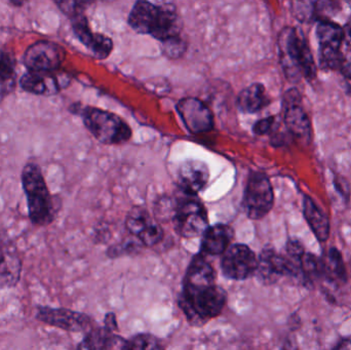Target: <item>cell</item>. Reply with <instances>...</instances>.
Masks as SVG:
<instances>
[{"label": "cell", "instance_id": "1", "mask_svg": "<svg viewBox=\"0 0 351 350\" xmlns=\"http://www.w3.org/2000/svg\"><path fill=\"white\" fill-rule=\"evenodd\" d=\"M21 181L31 223L38 227L51 225L55 221L57 207L40 166L36 162H27L23 168Z\"/></svg>", "mask_w": 351, "mask_h": 350}, {"label": "cell", "instance_id": "2", "mask_svg": "<svg viewBox=\"0 0 351 350\" xmlns=\"http://www.w3.org/2000/svg\"><path fill=\"white\" fill-rule=\"evenodd\" d=\"M129 23L136 32L152 35L162 42L179 38L181 31L174 10L146 0H140L134 5Z\"/></svg>", "mask_w": 351, "mask_h": 350}, {"label": "cell", "instance_id": "3", "mask_svg": "<svg viewBox=\"0 0 351 350\" xmlns=\"http://www.w3.org/2000/svg\"><path fill=\"white\" fill-rule=\"evenodd\" d=\"M280 63L290 80L301 77L311 80L317 75V66L304 36L297 29L286 27L278 36Z\"/></svg>", "mask_w": 351, "mask_h": 350}, {"label": "cell", "instance_id": "4", "mask_svg": "<svg viewBox=\"0 0 351 350\" xmlns=\"http://www.w3.org/2000/svg\"><path fill=\"white\" fill-rule=\"evenodd\" d=\"M182 308L193 322H206L222 312L226 292L216 284L198 289H184Z\"/></svg>", "mask_w": 351, "mask_h": 350}, {"label": "cell", "instance_id": "5", "mask_svg": "<svg viewBox=\"0 0 351 350\" xmlns=\"http://www.w3.org/2000/svg\"><path fill=\"white\" fill-rule=\"evenodd\" d=\"M82 119L86 129L103 144H123L129 141L132 131L121 117L108 111L93 107L82 109Z\"/></svg>", "mask_w": 351, "mask_h": 350}, {"label": "cell", "instance_id": "6", "mask_svg": "<svg viewBox=\"0 0 351 350\" xmlns=\"http://www.w3.org/2000/svg\"><path fill=\"white\" fill-rule=\"evenodd\" d=\"M274 203V193L269 179L262 173H252L243 197V208L247 217L262 219L271 211Z\"/></svg>", "mask_w": 351, "mask_h": 350}, {"label": "cell", "instance_id": "7", "mask_svg": "<svg viewBox=\"0 0 351 350\" xmlns=\"http://www.w3.org/2000/svg\"><path fill=\"white\" fill-rule=\"evenodd\" d=\"M175 229L183 238L202 236L208 229V213L199 201L184 199L176 205L173 214Z\"/></svg>", "mask_w": 351, "mask_h": 350}, {"label": "cell", "instance_id": "8", "mask_svg": "<svg viewBox=\"0 0 351 350\" xmlns=\"http://www.w3.org/2000/svg\"><path fill=\"white\" fill-rule=\"evenodd\" d=\"M255 273L262 283L267 285L276 283L282 277L305 279L300 263L289 256L276 254V251L270 249L264 250L260 255Z\"/></svg>", "mask_w": 351, "mask_h": 350}, {"label": "cell", "instance_id": "9", "mask_svg": "<svg viewBox=\"0 0 351 350\" xmlns=\"http://www.w3.org/2000/svg\"><path fill=\"white\" fill-rule=\"evenodd\" d=\"M321 49V65L326 69L335 70L341 67L344 42L343 28L330 20H321L317 28Z\"/></svg>", "mask_w": 351, "mask_h": 350}, {"label": "cell", "instance_id": "10", "mask_svg": "<svg viewBox=\"0 0 351 350\" xmlns=\"http://www.w3.org/2000/svg\"><path fill=\"white\" fill-rule=\"evenodd\" d=\"M35 318L43 324L67 332H88L93 329V321L90 316L66 308L38 306Z\"/></svg>", "mask_w": 351, "mask_h": 350}, {"label": "cell", "instance_id": "11", "mask_svg": "<svg viewBox=\"0 0 351 350\" xmlns=\"http://www.w3.org/2000/svg\"><path fill=\"white\" fill-rule=\"evenodd\" d=\"M65 53L57 43L41 40L31 45L23 55L27 69L37 72H56L63 63Z\"/></svg>", "mask_w": 351, "mask_h": 350}, {"label": "cell", "instance_id": "12", "mask_svg": "<svg viewBox=\"0 0 351 350\" xmlns=\"http://www.w3.org/2000/svg\"><path fill=\"white\" fill-rule=\"evenodd\" d=\"M221 266L223 273L228 279L243 281L256 273L258 259L249 247L245 245H234L225 251Z\"/></svg>", "mask_w": 351, "mask_h": 350}, {"label": "cell", "instance_id": "13", "mask_svg": "<svg viewBox=\"0 0 351 350\" xmlns=\"http://www.w3.org/2000/svg\"><path fill=\"white\" fill-rule=\"evenodd\" d=\"M23 262L16 245L0 234V288L10 289L20 283Z\"/></svg>", "mask_w": 351, "mask_h": 350}, {"label": "cell", "instance_id": "14", "mask_svg": "<svg viewBox=\"0 0 351 350\" xmlns=\"http://www.w3.org/2000/svg\"><path fill=\"white\" fill-rule=\"evenodd\" d=\"M285 121L289 131L295 137L309 143L311 139V121L301 105V96L298 90H289L285 98Z\"/></svg>", "mask_w": 351, "mask_h": 350}, {"label": "cell", "instance_id": "15", "mask_svg": "<svg viewBox=\"0 0 351 350\" xmlns=\"http://www.w3.org/2000/svg\"><path fill=\"white\" fill-rule=\"evenodd\" d=\"M178 111L188 131L193 134L206 133L212 129L214 118L208 107L198 99L187 98L180 101Z\"/></svg>", "mask_w": 351, "mask_h": 350}, {"label": "cell", "instance_id": "16", "mask_svg": "<svg viewBox=\"0 0 351 350\" xmlns=\"http://www.w3.org/2000/svg\"><path fill=\"white\" fill-rule=\"evenodd\" d=\"M72 28L76 37L94 53L98 59H106L112 51V41L108 37L93 33L84 14L72 18Z\"/></svg>", "mask_w": 351, "mask_h": 350}, {"label": "cell", "instance_id": "17", "mask_svg": "<svg viewBox=\"0 0 351 350\" xmlns=\"http://www.w3.org/2000/svg\"><path fill=\"white\" fill-rule=\"evenodd\" d=\"M23 90L37 96H51L61 90L62 84L55 72L28 71L20 78Z\"/></svg>", "mask_w": 351, "mask_h": 350}, {"label": "cell", "instance_id": "18", "mask_svg": "<svg viewBox=\"0 0 351 350\" xmlns=\"http://www.w3.org/2000/svg\"><path fill=\"white\" fill-rule=\"evenodd\" d=\"M210 178L208 168L199 160H188L180 168L179 182L183 190L188 195L199 192Z\"/></svg>", "mask_w": 351, "mask_h": 350}, {"label": "cell", "instance_id": "19", "mask_svg": "<svg viewBox=\"0 0 351 350\" xmlns=\"http://www.w3.org/2000/svg\"><path fill=\"white\" fill-rule=\"evenodd\" d=\"M214 284L216 283H215V271L212 265L204 256L198 255L192 260L186 273L184 289H198V288L206 287Z\"/></svg>", "mask_w": 351, "mask_h": 350}, {"label": "cell", "instance_id": "20", "mask_svg": "<svg viewBox=\"0 0 351 350\" xmlns=\"http://www.w3.org/2000/svg\"><path fill=\"white\" fill-rule=\"evenodd\" d=\"M202 250L208 255H220L228 249L233 238V232L229 226L217 224L202 234Z\"/></svg>", "mask_w": 351, "mask_h": 350}, {"label": "cell", "instance_id": "21", "mask_svg": "<svg viewBox=\"0 0 351 350\" xmlns=\"http://www.w3.org/2000/svg\"><path fill=\"white\" fill-rule=\"evenodd\" d=\"M108 327L104 329H92L88 331L82 342L78 345L80 349H125L127 341L112 334Z\"/></svg>", "mask_w": 351, "mask_h": 350}, {"label": "cell", "instance_id": "22", "mask_svg": "<svg viewBox=\"0 0 351 350\" xmlns=\"http://www.w3.org/2000/svg\"><path fill=\"white\" fill-rule=\"evenodd\" d=\"M303 213L307 223L311 226L315 236L319 242H325L330 236V222L324 212L315 205L313 199L305 195L303 201Z\"/></svg>", "mask_w": 351, "mask_h": 350}, {"label": "cell", "instance_id": "23", "mask_svg": "<svg viewBox=\"0 0 351 350\" xmlns=\"http://www.w3.org/2000/svg\"><path fill=\"white\" fill-rule=\"evenodd\" d=\"M265 88L262 84H252L243 90L239 97V106L241 111L247 113H255L263 109L268 104Z\"/></svg>", "mask_w": 351, "mask_h": 350}, {"label": "cell", "instance_id": "24", "mask_svg": "<svg viewBox=\"0 0 351 350\" xmlns=\"http://www.w3.org/2000/svg\"><path fill=\"white\" fill-rule=\"evenodd\" d=\"M324 263V273L330 281L346 283L348 279L346 265L341 253L336 248H331L328 252Z\"/></svg>", "mask_w": 351, "mask_h": 350}, {"label": "cell", "instance_id": "25", "mask_svg": "<svg viewBox=\"0 0 351 350\" xmlns=\"http://www.w3.org/2000/svg\"><path fill=\"white\" fill-rule=\"evenodd\" d=\"M16 60L8 51L0 49V92H10L16 82Z\"/></svg>", "mask_w": 351, "mask_h": 350}, {"label": "cell", "instance_id": "26", "mask_svg": "<svg viewBox=\"0 0 351 350\" xmlns=\"http://www.w3.org/2000/svg\"><path fill=\"white\" fill-rule=\"evenodd\" d=\"M154 220L150 217L149 213L145 209L142 208H134L127 217L128 230L131 232L133 236H139L154 223Z\"/></svg>", "mask_w": 351, "mask_h": 350}, {"label": "cell", "instance_id": "27", "mask_svg": "<svg viewBox=\"0 0 351 350\" xmlns=\"http://www.w3.org/2000/svg\"><path fill=\"white\" fill-rule=\"evenodd\" d=\"M96 0H55L59 10L69 18L82 16Z\"/></svg>", "mask_w": 351, "mask_h": 350}, {"label": "cell", "instance_id": "28", "mask_svg": "<svg viewBox=\"0 0 351 350\" xmlns=\"http://www.w3.org/2000/svg\"><path fill=\"white\" fill-rule=\"evenodd\" d=\"M160 340L150 334H140L127 341L125 349H160Z\"/></svg>", "mask_w": 351, "mask_h": 350}, {"label": "cell", "instance_id": "29", "mask_svg": "<svg viewBox=\"0 0 351 350\" xmlns=\"http://www.w3.org/2000/svg\"><path fill=\"white\" fill-rule=\"evenodd\" d=\"M317 0H295L294 14L301 22H309L315 18Z\"/></svg>", "mask_w": 351, "mask_h": 350}, {"label": "cell", "instance_id": "30", "mask_svg": "<svg viewBox=\"0 0 351 350\" xmlns=\"http://www.w3.org/2000/svg\"><path fill=\"white\" fill-rule=\"evenodd\" d=\"M164 238V230L158 225V223L154 222L141 236H139V240H141L142 244L147 247L156 246L158 242H162Z\"/></svg>", "mask_w": 351, "mask_h": 350}, {"label": "cell", "instance_id": "31", "mask_svg": "<svg viewBox=\"0 0 351 350\" xmlns=\"http://www.w3.org/2000/svg\"><path fill=\"white\" fill-rule=\"evenodd\" d=\"M287 253H288V256L290 258L301 264V260H302L303 256H304L305 251L301 242H299L298 240H290L288 245H287Z\"/></svg>", "mask_w": 351, "mask_h": 350}, {"label": "cell", "instance_id": "32", "mask_svg": "<svg viewBox=\"0 0 351 350\" xmlns=\"http://www.w3.org/2000/svg\"><path fill=\"white\" fill-rule=\"evenodd\" d=\"M274 121L276 118L274 116L266 117V118L261 119V121H257L254 125V133L256 135H266L271 131L272 127H274Z\"/></svg>", "mask_w": 351, "mask_h": 350}, {"label": "cell", "instance_id": "33", "mask_svg": "<svg viewBox=\"0 0 351 350\" xmlns=\"http://www.w3.org/2000/svg\"><path fill=\"white\" fill-rule=\"evenodd\" d=\"M334 185H335L336 190L348 201L350 197V185L348 180L343 177L335 176Z\"/></svg>", "mask_w": 351, "mask_h": 350}, {"label": "cell", "instance_id": "34", "mask_svg": "<svg viewBox=\"0 0 351 350\" xmlns=\"http://www.w3.org/2000/svg\"><path fill=\"white\" fill-rule=\"evenodd\" d=\"M340 69H341L344 78H346V82L351 88V49H348V53L343 55Z\"/></svg>", "mask_w": 351, "mask_h": 350}, {"label": "cell", "instance_id": "35", "mask_svg": "<svg viewBox=\"0 0 351 350\" xmlns=\"http://www.w3.org/2000/svg\"><path fill=\"white\" fill-rule=\"evenodd\" d=\"M344 42L348 45V49H351V16L346 23L343 28Z\"/></svg>", "mask_w": 351, "mask_h": 350}, {"label": "cell", "instance_id": "36", "mask_svg": "<svg viewBox=\"0 0 351 350\" xmlns=\"http://www.w3.org/2000/svg\"><path fill=\"white\" fill-rule=\"evenodd\" d=\"M335 349L351 350V337H348V338L340 341V342L336 345Z\"/></svg>", "mask_w": 351, "mask_h": 350}, {"label": "cell", "instance_id": "37", "mask_svg": "<svg viewBox=\"0 0 351 350\" xmlns=\"http://www.w3.org/2000/svg\"><path fill=\"white\" fill-rule=\"evenodd\" d=\"M28 0H10V3L14 6H22L24 5Z\"/></svg>", "mask_w": 351, "mask_h": 350}, {"label": "cell", "instance_id": "38", "mask_svg": "<svg viewBox=\"0 0 351 350\" xmlns=\"http://www.w3.org/2000/svg\"><path fill=\"white\" fill-rule=\"evenodd\" d=\"M348 3H350V5L351 6V0H348Z\"/></svg>", "mask_w": 351, "mask_h": 350}]
</instances>
